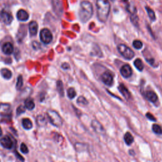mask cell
<instances>
[{"label": "cell", "mask_w": 162, "mask_h": 162, "mask_svg": "<svg viewBox=\"0 0 162 162\" xmlns=\"http://www.w3.org/2000/svg\"><path fill=\"white\" fill-rule=\"evenodd\" d=\"M97 16L101 22H106L110 11V4L108 0H96Z\"/></svg>", "instance_id": "obj_1"}, {"label": "cell", "mask_w": 162, "mask_h": 162, "mask_svg": "<svg viewBox=\"0 0 162 162\" xmlns=\"http://www.w3.org/2000/svg\"><path fill=\"white\" fill-rule=\"evenodd\" d=\"M93 13L92 4L88 1H83L80 3L79 16L81 22L85 23L91 18Z\"/></svg>", "instance_id": "obj_2"}, {"label": "cell", "mask_w": 162, "mask_h": 162, "mask_svg": "<svg viewBox=\"0 0 162 162\" xmlns=\"http://www.w3.org/2000/svg\"><path fill=\"white\" fill-rule=\"evenodd\" d=\"M12 116V111L11 106L7 103L0 104V123L10 122Z\"/></svg>", "instance_id": "obj_3"}, {"label": "cell", "mask_w": 162, "mask_h": 162, "mask_svg": "<svg viewBox=\"0 0 162 162\" xmlns=\"http://www.w3.org/2000/svg\"><path fill=\"white\" fill-rule=\"evenodd\" d=\"M47 115L50 122L54 126L60 127L63 125L62 118L56 111L54 110H48Z\"/></svg>", "instance_id": "obj_4"}, {"label": "cell", "mask_w": 162, "mask_h": 162, "mask_svg": "<svg viewBox=\"0 0 162 162\" xmlns=\"http://www.w3.org/2000/svg\"><path fill=\"white\" fill-rule=\"evenodd\" d=\"M117 50L118 52L120 53V55L126 60H130L134 56V53L133 51L130 48H129L127 46L123 44H120L117 46Z\"/></svg>", "instance_id": "obj_5"}, {"label": "cell", "mask_w": 162, "mask_h": 162, "mask_svg": "<svg viewBox=\"0 0 162 162\" xmlns=\"http://www.w3.org/2000/svg\"><path fill=\"white\" fill-rule=\"evenodd\" d=\"M40 39L45 45H48L53 40V35L48 29H43L40 32Z\"/></svg>", "instance_id": "obj_6"}, {"label": "cell", "mask_w": 162, "mask_h": 162, "mask_svg": "<svg viewBox=\"0 0 162 162\" xmlns=\"http://www.w3.org/2000/svg\"><path fill=\"white\" fill-rule=\"evenodd\" d=\"M101 79L102 82L108 86H111L113 84V76L109 71H106L103 73L101 76Z\"/></svg>", "instance_id": "obj_7"}, {"label": "cell", "mask_w": 162, "mask_h": 162, "mask_svg": "<svg viewBox=\"0 0 162 162\" xmlns=\"http://www.w3.org/2000/svg\"><path fill=\"white\" fill-rule=\"evenodd\" d=\"M91 126L97 134H99L100 135L105 134V129L99 121L97 120H93L91 122Z\"/></svg>", "instance_id": "obj_8"}, {"label": "cell", "mask_w": 162, "mask_h": 162, "mask_svg": "<svg viewBox=\"0 0 162 162\" xmlns=\"http://www.w3.org/2000/svg\"><path fill=\"white\" fill-rule=\"evenodd\" d=\"M0 19L2 20V21L4 22V24L7 25H10L13 21V16L12 14L7 12V11L3 10L2 12L0 13Z\"/></svg>", "instance_id": "obj_9"}, {"label": "cell", "mask_w": 162, "mask_h": 162, "mask_svg": "<svg viewBox=\"0 0 162 162\" xmlns=\"http://www.w3.org/2000/svg\"><path fill=\"white\" fill-rule=\"evenodd\" d=\"M120 74L122 77L127 79L130 77L132 75V69L131 67L128 64H126L120 68Z\"/></svg>", "instance_id": "obj_10"}, {"label": "cell", "mask_w": 162, "mask_h": 162, "mask_svg": "<svg viewBox=\"0 0 162 162\" xmlns=\"http://www.w3.org/2000/svg\"><path fill=\"white\" fill-rule=\"evenodd\" d=\"M0 144L4 148H6L8 149H12L13 146V143L12 141V139L8 136H4V137L1 138L0 140Z\"/></svg>", "instance_id": "obj_11"}, {"label": "cell", "mask_w": 162, "mask_h": 162, "mask_svg": "<svg viewBox=\"0 0 162 162\" xmlns=\"http://www.w3.org/2000/svg\"><path fill=\"white\" fill-rule=\"evenodd\" d=\"M118 90L120 92V93L123 95V96L127 100H129L131 98V94L128 89L126 88V86L123 84H120L118 87Z\"/></svg>", "instance_id": "obj_12"}, {"label": "cell", "mask_w": 162, "mask_h": 162, "mask_svg": "<svg viewBox=\"0 0 162 162\" xmlns=\"http://www.w3.org/2000/svg\"><path fill=\"white\" fill-rule=\"evenodd\" d=\"M53 10L58 15H62L63 12L62 4L60 0H53Z\"/></svg>", "instance_id": "obj_13"}, {"label": "cell", "mask_w": 162, "mask_h": 162, "mask_svg": "<svg viewBox=\"0 0 162 162\" xmlns=\"http://www.w3.org/2000/svg\"><path fill=\"white\" fill-rule=\"evenodd\" d=\"M2 50L5 55H10L13 52L14 48L12 43L7 42L6 43H4V45L3 46Z\"/></svg>", "instance_id": "obj_14"}, {"label": "cell", "mask_w": 162, "mask_h": 162, "mask_svg": "<svg viewBox=\"0 0 162 162\" xmlns=\"http://www.w3.org/2000/svg\"><path fill=\"white\" fill-rule=\"evenodd\" d=\"M17 18L19 20L25 22L29 18V15L28 13L24 10H20L17 13Z\"/></svg>", "instance_id": "obj_15"}, {"label": "cell", "mask_w": 162, "mask_h": 162, "mask_svg": "<svg viewBox=\"0 0 162 162\" xmlns=\"http://www.w3.org/2000/svg\"><path fill=\"white\" fill-rule=\"evenodd\" d=\"M29 29L30 34L32 36H34L37 34V30H38V25L37 23L35 21H32L29 24Z\"/></svg>", "instance_id": "obj_16"}, {"label": "cell", "mask_w": 162, "mask_h": 162, "mask_svg": "<svg viewBox=\"0 0 162 162\" xmlns=\"http://www.w3.org/2000/svg\"><path fill=\"white\" fill-rule=\"evenodd\" d=\"M146 98H147L148 101L152 103H155L158 101V96L155 92L152 91H148L145 94Z\"/></svg>", "instance_id": "obj_17"}, {"label": "cell", "mask_w": 162, "mask_h": 162, "mask_svg": "<svg viewBox=\"0 0 162 162\" xmlns=\"http://www.w3.org/2000/svg\"><path fill=\"white\" fill-rule=\"evenodd\" d=\"M123 139H124V141H125V143L128 146L131 145L134 143V139L132 136V135L129 132H126L125 135H124Z\"/></svg>", "instance_id": "obj_18"}, {"label": "cell", "mask_w": 162, "mask_h": 162, "mask_svg": "<svg viewBox=\"0 0 162 162\" xmlns=\"http://www.w3.org/2000/svg\"><path fill=\"white\" fill-rule=\"evenodd\" d=\"M25 107L29 110H32L35 108V103L33 100L31 98L27 99L25 101Z\"/></svg>", "instance_id": "obj_19"}, {"label": "cell", "mask_w": 162, "mask_h": 162, "mask_svg": "<svg viewBox=\"0 0 162 162\" xmlns=\"http://www.w3.org/2000/svg\"><path fill=\"white\" fill-rule=\"evenodd\" d=\"M22 126L26 130H30L33 127L32 122L29 118H24L22 120Z\"/></svg>", "instance_id": "obj_20"}, {"label": "cell", "mask_w": 162, "mask_h": 162, "mask_svg": "<svg viewBox=\"0 0 162 162\" xmlns=\"http://www.w3.org/2000/svg\"><path fill=\"white\" fill-rule=\"evenodd\" d=\"M134 65L135 67H136L139 71L141 72L143 71L144 69V64L142 62V60L141 59L139 58H137L135 60V61L134 62Z\"/></svg>", "instance_id": "obj_21"}, {"label": "cell", "mask_w": 162, "mask_h": 162, "mask_svg": "<svg viewBox=\"0 0 162 162\" xmlns=\"http://www.w3.org/2000/svg\"><path fill=\"white\" fill-rule=\"evenodd\" d=\"M1 75L3 78H4L5 79L9 80L12 77V73L11 72L9 69L8 68H3L1 70Z\"/></svg>", "instance_id": "obj_22"}, {"label": "cell", "mask_w": 162, "mask_h": 162, "mask_svg": "<svg viewBox=\"0 0 162 162\" xmlns=\"http://www.w3.org/2000/svg\"><path fill=\"white\" fill-rule=\"evenodd\" d=\"M56 88L57 91L58 92L59 94H60L62 97L64 96V89H63V82L61 80H58L56 83Z\"/></svg>", "instance_id": "obj_23"}, {"label": "cell", "mask_w": 162, "mask_h": 162, "mask_svg": "<svg viewBox=\"0 0 162 162\" xmlns=\"http://www.w3.org/2000/svg\"><path fill=\"white\" fill-rule=\"evenodd\" d=\"M131 22L134 25H135L136 27H138V25H139V18L137 17L136 13H131Z\"/></svg>", "instance_id": "obj_24"}, {"label": "cell", "mask_w": 162, "mask_h": 162, "mask_svg": "<svg viewBox=\"0 0 162 162\" xmlns=\"http://www.w3.org/2000/svg\"><path fill=\"white\" fill-rule=\"evenodd\" d=\"M77 95V93L75 89L73 88H70L67 90V96L70 99H74Z\"/></svg>", "instance_id": "obj_25"}, {"label": "cell", "mask_w": 162, "mask_h": 162, "mask_svg": "<svg viewBox=\"0 0 162 162\" xmlns=\"http://www.w3.org/2000/svg\"><path fill=\"white\" fill-rule=\"evenodd\" d=\"M77 104H79V105H81V106H85V105H88V100H86L85 98H84V97L82 96L79 97L77 100Z\"/></svg>", "instance_id": "obj_26"}, {"label": "cell", "mask_w": 162, "mask_h": 162, "mask_svg": "<svg viewBox=\"0 0 162 162\" xmlns=\"http://www.w3.org/2000/svg\"><path fill=\"white\" fill-rule=\"evenodd\" d=\"M146 10L147 12H148V15L149 16V17L150 18V19L152 20V21H155L156 20V16H155V13L154 12V11L148 7H146Z\"/></svg>", "instance_id": "obj_27"}, {"label": "cell", "mask_w": 162, "mask_h": 162, "mask_svg": "<svg viewBox=\"0 0 162 162\" xmlns=\"http://www.w3.org/2000/svg\"><path fill=\"white\" fill-rule=\"evenodd\" d=\"M152 130L156 134H162V128L158 124H153L152 126Z\"/></svg>", "instance_id": "obj_28"}, {"label": "cell", "mask_w": 162, "mask_h": 162, "mask_svg": "<svg viewBox=\"0 0 162 162\" xmlns=\"http://www.w3.org/2000/svg\"><path fill=\"white\" fill-rule=\"evenodd\" d=\"M132 45L134 48H136V50H141L143 46V42L139 40H135L133 41Z\"/></svg>", "instance_id": "obj_29"}, {"label": "cell", "mask_w": 162, "mask_h": 162, "mask_svg": "<svg viewBox=\"0 0 162 162\" xmlns=\"http://www.w3.org/2000/svg\"><path fill=\"white\" fill-rule=\"evenodd\" d=\"M37 123L39 126H45L46 124V120L45 117L42 116V115H39L37 117Z\"/></svg>", "instance_id": "obj_30"}, {"label": "cell", "mask_w": 162, "mask_h": 162, "mask_svg": "<svg viewBox=\"0 0 162 162\" xmlns=\"http://www.w3.org/2000/svg\"><path fill=\"white\" fill-rule=\"evenodd\" d=\"M22 85H23V78L22 75H19L17 79V84H16V88H17V90H20L21 88L22 87Z\"/></svg>", "instance_id": "obj_31"}, {"label": "cell", "mask_w": 162, "mask_h": 162, "mask_svg": "<svg viewBox=\"0 0 162 162\" xmlns=\"http://www.w3.org/2000/svg\"><path fill=\"white\" fill-rule=\"evenodd\" d=\"M20 152L24 153V154H27L29 153V149L27 148V146L25 145V144L24 143H22L20 145Z\"/></svg>", "instance_id": "obj_32"}, {"label": "cell", "mask_w": 162, "mask_h": 162, "mask_svg": "<svg viewBox=\"0 0 162 162\" xmlns=\"http://www.w3.org/2000/svg\"><path fill=\"white\" fill-rule=\"evenodd\" d=\"M25 107L22 106V105H20L19 106L17 109V115L19 116L21 114H22V113H25Z\"/></svg>", "instance_id": "obj_33"}, {"label": "cell", "mask_w": 162, "mask_h": 162, "mask_svg": "<svg viewBox=\"0 0 162 162\" xmlns=\"http://www.w3.org/2000/svg\"><path fill=\"white\" fill-rule=\"evenodd\" d=\"M146 117L148 119L151 121H153V122H156V118L152 114V113H147L146 114Z\"/></svg>", "instance_id": "obj_34"}, {"label": "cell", "mask_w": 162, "mask_h": 162, "mask_svg": "<svg viewBox=\"0 0 162 162\" xmlns=\"http://www.w3.org/2000/svg\"><path fill=\"white\" fill-rule=\"evenodd\" d=\"M146 62L148 63H149L151 65L153 66L154 65V63H155V60L153 58H152V59H146Z\"/></svg>", "instance_id": "obj_35"}, {"label": "cell", "mask_w": 162, "mask_h": 162, "mask_svg": "<svg viewBox=\"0 0 162 162\" xmlns=\"http://www.w3.org/2000/svg\"><path fill=\"white\" fill-rule=\"evenodd\" d=\"M69 65L67 63H64L62 65V68H63L64 70H67L69 68Z\"/></svg>", "instance_id": "obj_36"}, {"label": "cell", "mask_w": 162, "mask_h": 162, "mask_svg": "<svg viewBox=\"0 0 162 162\" xmlns=\"http://www.w3.org/2000/svg\"><path fill=\"white\" fill-rule=\"evenodd\" d=\"M15 153H16V156H17V158H18L19 160H20L21 161H24V158H22V156L21 155H20L17 152H15Z\"/></svg>", "instance_id": "obj_37"}, {"label": "cell", "mask_w": 162, "mask_h": 162, "mask_svg": "<svg viewBox=\"0 0 162 162\" xmlns=\"http://www.w3.org/2000/svg\"><path fill=\"white\" fill-rule=\"evenodd\" d=\"M2 134H3V132H2V129H1V127H0V137H1V136H2Z\"/></svg>", "instance_id": "obj_38"}, {"label": "cell", "mask_w": 162, "mask_h": 162, "mask_svg": "<svg viewBox=\"0 0 162 162\" xmlns=\"http://www.w3.org/2000/svg\"><path fill=\"white\" fill-rule=\"evenodd\" d=\"M123 1H127V0H123Z\"/></svg>", "instance_id": "obj_39"}, {"label": "cell", "mask_w": 162, "mask_h": 162, "mask_svg": "<svg viewBox=\"0 0 162 162\" xmlns=\"http://www.w3.org/2000/svg\"><path fill=\"white\" fill-rule=\"evenodd\" d=\"M111 1H115V0H111Z\"/></svg>", "instance_id": "obj_40"}, {"label": "cell", "mask_w": 162, "mask_h": 162, "mask_svg": "<svg viewBox=\"0 0 162 162\" xmlns=\"http://www.w3.org/2000/svg\"></svg>", "instance_id": "obj_41"}]
</instances>
